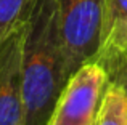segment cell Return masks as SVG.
<instances>
[{"label": "cell", "mask_w": 127, "mask_h": 125, "mask_svg": "<svg viewBox=\"0 0 127 125\" xmlns=\"http://www.w3.org/2000/svg\"><path fill=\"white\" fill-rule=\"evenodd\" d=\"M24 125H47L68 82L56 0H32L23 34Z\"/></svg>", "instance_id": "cell-1"}, {"label": "cell", "mask_w": 127, "mask_h": 125, "mask_svg": "<svg viewBox=\"0 0 127 125\" xmlns=\"http://www.w3.org/2000/svg\"><path fill=\"white\" fill-rule=\"evenodd\" d=\"M108 0H56L58 22L71 77L100 50Z\"/></svg>", "instance_id": "cell-2"}, {"label": "cell", "mask_w": 127, "mask_h": 125, "mask_svg": "<svg viewBox=\"0 0 127 125\" xmlns=\"http://www.w3.org/2000/svg\"><path fill=\"white\" fill-rule=\"evenodd\" d=\"M108 82V72L100 62L81 66L68 79L47 125H95Z\"/></svg>", "instance_id": "cell-3"}, {"label": "cell", "mask_w": 127, "mask_h": 125, "mask_svg": "<svg viewBox=\"0 0 127 125\" xmlns=\"http://www.w3.org/2000/svg\"><path fill=\"white\" fill-rule=\"evenodd\" d=\"M23 34L24 21L0 42V125H24Z\"/></svg>", "instance_id": "cell-4"}, {"label": "cell", "mask_w": 127, "mask_h": 125, "mask_svg": "<svg viewBox=\"0 0 127 125\" xmlns=\"http://www.w3.org/2000/svg\"><path fill=\"white\" fill-rule=\"evenodd\" d=\"M127 58V0H108L96 62L108 71Z\"/></svg>", "instance_id": "cell-5"}, {"label": "cell", "mask_w": 127, "mask_h": 125, "mask_svg": "<svg viewBox=\"0 0 127 125\" xmlns=\"http://www.w3.org/2000/svg\"><path fill=\"white\" fill-rule=\"evenodd\" d=\"M95 125H127V91L122 83L108 82Z\"/></svg>", "instance_id": "cell-6"}, {"label": "cell", "mask_w": 127, "mask_h": 125, "mask_svg": "<svg viewBox=\"0 0 127 125\" xmlns=\"http://www.w3.org/2000/svg\"><path fill=\"white\" fill-rule=\"evenodd\" d=\"M32 0H0V42L28 16Z\"/></svg>", "instance_id": "cell-7"}, {"label": "cell", "mask_w": 127, "mask_h": 125, "mask_svg": "<svg viewBox=\"0 0 127 125\" xmlns=\"http://www.w3.org/2000/svg\"><path fill=\"white\" fill-rule=\"evenodd\" d=\"M106 72H108L109 80L122 83L126 87V91H127V58L122 60V61H119L118 64H114L113 67H109Z\"/></svg>", "instance_id": "cell-8"}]
</instances>
